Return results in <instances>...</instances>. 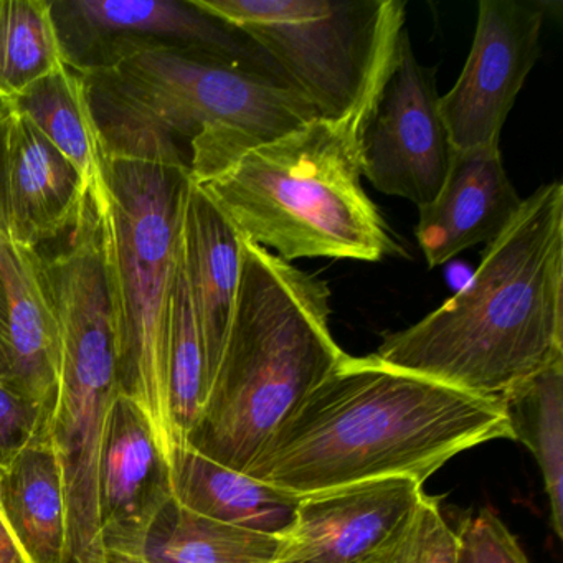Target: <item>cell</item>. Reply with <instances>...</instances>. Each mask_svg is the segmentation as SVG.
<instances>
[{
	"label": "cell",
	"mask_w": 563,
	"mask_h": 563,
	"mask_svg": "<svg viewBox=\"0 0 563 563\" xmlns=\"http://www.w3.org/2000/svg\"><path fill=\"white\" fill-rule=\"evenodd\" d=\"M88 187L67 157L12 104H0V196L12 235L38 249L74 229Z\"/></svg>",
	"instance_id": "obj_14"
},
{
	"label": "cell",
	"mask_w": 563,
	"mask_h": 563,
	"mask_svg": "<svg viewBox=\"0 0 563 563\" xmlns=\"http://www.w3.org/2000/svg\"><path fill=\"white\" fill-rule=\"evenodd\" d=\"M456 539V563H529L516 537L493 510L464 517Z\"/></svg>",
	"instance_id": "obj_26"
},
{
	"label": "cell",
	"mask_w": 563,
	"mask_h": 563,
	"mask_svg": "<svg viewBox=\"0 0 563 563\" xmlns=\"http://www.w3.org/2000/svg\"><path fill=\"white\" fill-rule=\"evenodd\" d=\"M357 153L362 177L418 209L433 202L450 173L454 150L440 113L434 68L418 60L407 29L362 121Z\"/></svg>",
	"instance_id": "obj_9"
},
{
	"label": "cell",
	"mask_w": 563,
	"mask_h": 563,
	"mask_svg": "<svg viewBox=\"0 0 563 563\" xmlns=\"http://www.w3.org/2000/svg\"><path fill=\"white\" fill-rule=\"evenodd\" d=\"M282 539L190 512L170 500L157 516L144 556L150 563H273Z\"/></svg>",
	"instance_id": "obj_22"
},
{
	"label": "cell",
	"mask_w": 563,
	"mask_h": 563,
	"mask_svg": "<svg viewBox=\"0 0 563 563\" xmlns=\"http://www.w3.org/2000/svg\"><path fill=\"white\" fill-rule=\"evenodd\" d=\"M189 184L184 161L104 154L103 180L91 187L107 230L118 388L146 413L169 466L167 335Z\"/></svg>",
	"instance_id": "obj_6"
},
{
	"label": "cell",
	"mask_w": 563,
	"mask_h": 563,
	"mask_svg": "<svg viewBox=\"0 0 563 563\" xmlns=\"http://www.w3.org/2000/svg\"><path fill=\"white\" fill-rule=\"evenodd\" d=\"M174 500L190 512L250 532L285 539L295 526L299 497L230 470L190 448L170 461Z\"/></svg>",
	"instance_id": "obj_18"
},
{
	"label": "cell",
	"mask_w": 563,
	"mask_h": 563,
	"mask_svg": "<svg viewBox=\"0 0 563 563\" xmlns=\"http://www.w3.org/2000/svg\"><path fill=\"white\" fill-rule=\"evenodd\" d=\"M174 499L173 473L146 413L118 394L108 411L98 471L104 552L144 553L147 536Z\"/></svg>",
	"instance_id": "obj_13"
},
{
	"label": "cell",
	"mask_w": 563,
	"mask_h": 563,
	"mask_svg": "<svg viewBox=\"0 0 563 563\" xmlns=\"http://www.w3.org/2000/svg\"><path fill=\"white\" fill-rule=\"evenodd\" d=\"M512 440L522 441L542 471L550 526L563 537V361L499 398Z\"/></svg>",
	"instance_id": "obj_21"
},
{
	"label": "cell",
	"mask_w": 563,
	"mask_h": 563,
	"mask_svg": "<svg viewBox=\"0 0 563 563\" xmlns=\"http://www.w3.org/2000/svg\"><path fill=\"white\" fill-rule=\"evenodd\" d=\"M372 355L487 400L563 361V184L523 199L470 282Z\"/></svg>",
	"instance_id": "obj_2"
},
{
	"label": "cell",
	"mask_w": 563,
	"mask_h": 563,
	"mask_svg": "<svg viewBox=\"0 0 563 563\" xmlns=\"http://www.w3.org/2000/svg\"><path fill=\"white\" fill-rule=\"evenodd\" d=\"M11 374V325L5 288L0 279V382L5 384Z\"/></svg>",
	"instance_id": "obj_29"
},
{
	"label": "cell",
	"mask_w": 563,
	"mask_h": 563,
	"mask_svg": "<svg viewBox=\"0 0 563 563\" xmlns=\"http://www.w3.org/2000/svg\"><path fill=\"white\" fill-rule=\"evenodd\" d=\"M423 496L400 476L302 497L273 563H387Z\"/></svg>",
	"instance_id": "obj_12"
},
{
	"label": "cell",
	"mask_w": 563,
	"mask_h": 563,
	"mask_svg": "<svg viewBox=\"0 0 563 563\" xmlns=\"http://www.w3.org/2000/svg\"><path fill=\"white\" fill-rule=\"evenodd\" d=\"M60 339V390L51 433L67 519L62 563H107L98 471L108 411L118 388L117 322L103 289L78 286L54 299Z\"/></svg>",
	"instance_id": "obj_8"
},
{
	"label": "cell",
	"mask_w": 563,
	"mask_h": 563,
	"mask_svg": "<svg viewBox=\"0 0 563 563\" xmlns=\"http://www.w3.org/2000/svg\"><path fill=\"white\" fill-rule=\"evenodd\" d=\"M545 18L542 2L481 0L466 64L440 97L454 153L499 146L504 123L539 60Z\"/></svg>",
	"instance_id": "obj_10"
},
{
	"label": "cell",
	"mask_w": 563,
	"mask_h": 563,
	"mask_svg": "<svg viewBox=\"0 0 563 563\" xmlns=\"http://www.w3.org/2000/svg\"><path fill=\"white\" fill-rule=\"evenodd\" d=\"M0 563H32L0 507Z\"/></svg>",
	"instance_id": "obj_28"
},
{
	"label": "cell",
	"mask_w": 563,
	"mask_h": 563,
	"mask_svg": "<svg viewBox=\"0 0 563 563\" xmlns=\"http://www.w3.org/2000/svg\"><path fill=\"white\" fill-rule=\"evenodd\" d=\"M9 104L24 113L67 157L88 189L103 180V143L87 80L78 71L64 65Z\"/></svg>",
	"instance_id": "obj_20"
},
{
	"label": "cell",
	"mask_w": 563,
	"mask_h": 563,
	"mask_svg": "<svg viewBox=\"0 0 563 563\" xmlns=\"http://www.w3.org/2000/svg\"><path fill=\"white\" fill-rule=\"evenodd\" d=\"M0 279L11 325V374L5 387L52 420L60 390V339L42 279V253L12 235L0 196Z\"/></svg>",
	"instance_id": "obj_16"
},
{
	"label": "cell",
	"mask_w": 563,
	"mask_h": 563,
	"mask_svg": "<svg viewBox=\"0 0 563 563\" xmlns=\"http://www.w3.org/2000/svg\"><path fill=\"white\" fill-rule=\"evenodd\" d=\"M331 316L328 282L242 239L225 345L186 446L245 473L347 355Z\"/></svg>",
	"instance_id": "obj_4"
},
{
	"label": "cell",
	"mask_w": 563,
	"mask_h": 563,
	"mask_svg": "<svg viewBox=\"0 0 563 563\" xmlns=\"http://www.w3.org/2000/svg\"><path fill=\"white\" fill-rule=\"evenodd\" d=\"M510 438L499 400L351 357L302 401L260 451L253 479L309 497L387 477L424 483L451 457Z\"/></svg>",
	"instance_id": "obj_1"
},
{
	"label": "cell",
	"mask_w": 563,
	"mask_h": 563,
	"mask_svg": "<svg viewBox=\"0 0 563 563\" xmlns=\"http://www.w3.org/2000/svg\"><path fill=\"white\" fill-rule=\"evenodd\" d=\"M456 530L438 500L424 494L387 563H456Z\"/></svg>",
	"instance_id": "obj_25"
},
{
	"label": "cell",
	"mask_w": 563,
	"mask_h": 563,
	"mask_svg": "<svg viewBox=\"0 0 563 563\" xmlns=\"http://www.w3.org/2000/svg\"><path fill=\"white\" fill-rule=\"evenodd\" d=\"M68 67L87 80L104 154L151 159L186 143L192 180L318 118L289 85L169 42H107Z\"/></svg>",
	"instance_id": "obj_3"
},
{
	"label": "cell",
	"mask_w": 563,
	"mask_h": 563,
	"mask_svg": "<svg viewBox=\"0 0 563 563\" xmlns=\"http://www.w3.org/2000/svg\"><path fill=\"white\" fill-rule=\"evenodd\" d=\"M522 202L499 146L454 153L440 192L418 209L415 235L428 266L438 268L471 246L487 245L509 225Z\"/></svg>",
	"instance_id": "obj_15"
},
{
	"label": "cell",
	"mask_w": 563,
	"mask_h": 563,
	"mask_svg": "<svg viewBox=\"0 0 563 563\" xmlns=\"http://www.w3.org/2000/svg\"><path fill=\"white\" fill-rule=\"evenodd\" d=\"M255 42L318 118L355 140L405 31L401 0H192Z\"/></svg>",
	"instance_id": "obj_7"
},
{
	"label": "cell",
	"mask_w": 563,
	"mask_h": 563,
	"mask_svg": "<svg viewBox=\"0 0 563 563\" xmlns=\"http://www.w3.org/2000/svg\"><path fill=\"white\" fill-rule=\"evenodd\" d=\"M210 374L200 339L199 324L187 285L183 250L179 246L173 292H170L169 335H167V397H169L170 427L174 451L186 446L187 433L192 428L207 394Z\"/></svg>",
	"instance_id": "obj_24"
},
{
	"label": "cell",
	"mask_w": 563,
	"mask_h": 563,
	"mask_svg": "<svg viewBox=\"0 0 563 563\" xmlns=\"http://www.w3.org/2000/svg\"><path fill=\"white\" fill-rule=\"evenodd\" d=\"M64 65L52 0H0V104Z\"/></svg>",
	"instance_id": "obj_23"
},
{
	"label": "cell",
	"mask_w": 563,
	"mask_h": 563,
	"mask_svg": "<svg viewBox=\"0 0 563 563\" xmlns=\"http://www.w3.org/2000/svg\"><path fill=\"white\" fill-rule=\"evenodd\" d=\"M180 250L213 382L239 291L242 239L222 210L192 180L184 199Z\"/></svg>",
	"instance_id": "obj_17"
},
{
	"label": "cell",
	"mask_w": 563,
	"mask_h": 563,
	"mask_svg": "<svg viewBox=\"0 0 563 563\" xmlns=\"http://www.w3.org/2000/svg\"><path fill=\"white\" fill-rule=\"evenodd\" d=\"M48 428L51 421L41 408L0 382V471Z\"/></svg>",
	"instance_id": "obj_27"
},
{
	"label": "cell",
	"mask_w": 563,
	"mask_h": 563,
	"mask_svg": "<svg viewBox=\"0 0 563 563\" xmlns=\"http://www.w3.org/2000/svg\"><path fill=\"white\" fill-rule=\"evenodd\" d=\"M107 563H150L144 553H126L107 550Z\"/></svg>",
	"instance_id": "obj_30"
},
{
	"label": "cell",
	"mask_w": 563,
	"mask_h": 563,
	"mask_svg": "<svg viewBox=\"0 0 563 563\" xmlns=\"http://www.w3.org/2000/svg\"><path fill=\"white\" fill-rule=\"evenodd\" d=\"M52 15L65 65H74L107 42L146 38L196 48L288 85L255 42L200 11L192 0H58L52 2Z\"/></svg>",
	"instance_id": "obj_11"
},
{
	"label": "cell",
	"mask_w": 563,
	"mask_h": 563,
	"mask_svg": "<svg viewBox=\"0 0 563 563\" xmlns=\"http://www.w3.org/2000/svg\"><path fill=\"white\" fill-rule=\"evenodd\" d=\"M0 507L32 563L64 562V489L48 430L38 433L0 471Z\"/></svg>",
	"instance_id": "obj_19"
},
{
	"label": "cell",
	"mask_w": 563,
	"mask_h": 563,
	"mask_svg": "<svg viewBox=\"0 0 563 563\" xmlns=\"http://www.w3.org/2000/svg\"><path fill=\"white\" fill-rule=\"evenodd\" d=\"M192 183L243 240L285 262L404 255L362 186L357 140L345 124L314 118Z\"/></svg>",
	"instance_id": "obj_5"
}]
</instances>
